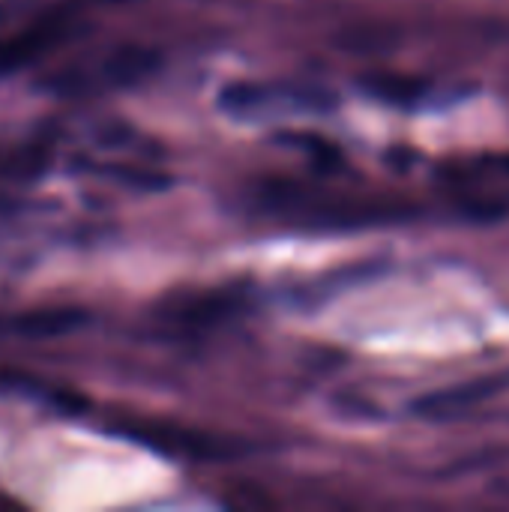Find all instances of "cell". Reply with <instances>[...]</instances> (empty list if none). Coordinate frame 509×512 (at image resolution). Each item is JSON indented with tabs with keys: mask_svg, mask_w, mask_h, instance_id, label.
Segmentation results:
<instances>
[{
	"mask_svg": "<svg viewBox=\"0 0 509 512\" xmlns=\"http://www.w3.org/2000/svg\"><path fill=\"white\" fill-rule=\"evenodd\" d=\"M6 207H9V198H3V195H0V210H6Z\"/></svg>",
	"mask_w": 509,
	"mask_h": 512,
	"instance_id": "9c48e42d",
	"label": "cell"
},
{
	"mask_svg": "<svg viewBox=\"0 0 509 512\" xmlns=\"http://www.w3.org/2000/svg\"><path fill=\"white\" fill-rule=\"evenodd\" d=\"M509 384L507 375H489V378H477V381H468L462 387H453V390H441L435 396H426L420 399L414 408L426 417H453L459 411H468V408H477L480 402L498 396L504 387Z\"/></svg>",
	"mask_w": 509,
	"mask_h": 512,
	"instance_id": "8992f818",
	"label": "cell"
},
{
	"mask_svg": "<svg viewBox=\"0 0 509 512\" xmlns=\"http://www.w3.org/2000/svg\"><path fill=\"white\" fill-rule=\"evenodd\" d=\"M261 207L288 222L312 225V228H366L390 219H405L408 210H399L384 201H366L306 183H267L261 189Z\"/></svg>",
	"mask_w": 509,
	"mask_h": 512,
	"instance_id": "6da1fadb",
	"label": "cell"
},
{
	"mask_svg": "<svg viewBox=\"0 0 509 512\" xmlns=\"http://www.w3.org/2000/svg\"><path fill=\"white\" fill-rule=\"evenodd\" d=\"M156 66H159L156 51L141 45H120L102 57L99 69L93 72V81H99L102 87H129L147 78Z\"/></svg>",
	"mask_w": 509,
	"mask_h": 512,
	"instance_id": "52a82bcc",
	"label": "cell"
},
{
	"mask_svg": "<svg viewBox=\"0 0 509 512\" xmlns=\"http://www.w3.org/2000/svg\"><path fill=\"white\" fill-rule=\"evenodd\" d=\"M117 432L156 453L192 459V462H216V459H234L246 453V447L237 441H225L219 435L177 426V423H126V426H117Z\"/></svg>",
	"mask_w": 509,
	"mask_h": 512,
	"instance_id": "7a4b0ae2",
	"label": "cell"
},
{
	"mask_svg": "<svg viewBox=\"0 0 509 512\" xmlns=\"http://www.w3.org/2000/svg\"><path fill=\"white\" fill-rule=\"evenodd\" d=\"M243 306V300L231 291H204L192 294L186 300H171L165 306V321L177 327H210L219 324L222 318L234 315Z\"/></svg>",
	"mask_w": 509,
	"mask_h": 512,
	"instance_id": "5b68a950",
	"label": "cell"
},
{
	"mask_svg": "<svg viewBox=\"0 0 509 512\" xmlns=\"http://www.w3.org/2000/svg\"><path fill=\"white\" fill-rule=\"evenodd\" d=\"M72 30H75L72 12L69 9H54V12L36 18L33 24H27L24 30L0 39V78L30 66L36 57H42L54 45L66 42L72 36Z\"/></svg>",
	"mask_w": 509,
	"mask_h": 512,
	"instance_id": "3957f363",
	"label": "cell"
},
{
	"mask_svg": "<svg viewBox=\"0 0 509 512\" xmlns=\"http://www.w3.org/2000/svg\"><path fill=\"white\" fill-rule=\"evenodd\" d=\"M87 324H90V312H84L81 306H45V309H30V312L15 315L6 324V330L18 339L45 342V339L69 336Z\"/></svg>",
	"mask_w": 509,
	"mask_h": 512,
	"instance_id": "277c9868",
	"label": "cell"
},
{
	"mask_svg": "<svg viewBox=\"0 0 509 512\" xmlns=\"http://www.w3.org/2000/svg\"><path fill=\"white\" fill-rule=\"evenodd\" d=\"M366 81V90L384 102H399V105H408V102H417L423 93H426V84L417 81V78H402V75H369L363 78Z\"/></svg>",
	"mask_w": 509,
	"mask_h": 512,
	"instance_id": "ba28073f",
	"label": "cell"
}]
</instances>
